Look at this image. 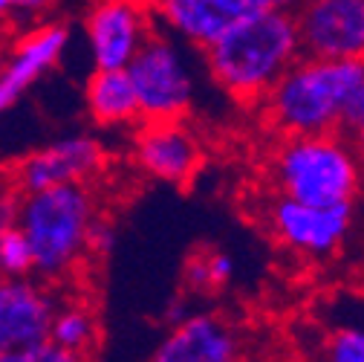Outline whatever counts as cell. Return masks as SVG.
I'll return each instance as SVG.
<instances>
[{"mask_svg":"<svg viewBox=\"0 0 364 362\" xmlns=\"http://www.w3.org/2000/svg\"><path fill=\"white\" fill-rule=\"evenodd\" d=\"M0 67H4V58H0Z\"/></svg>","mask_w":364,"mask_h":362,"instance_id":"cell-31","label":"cell"},{"mask_svg":"<svg viewBox=\"0 0 364 362\" xmlns=\"http://www.w3.org/2000/svg\"><path fill=\"white\" fill-rule=\"evenodd\" d=\"M142 4H145V6H156V4H159V0H142Z\"/></svg>","mask_w":364,"mask_h":362,"instance_id":"cell-30","label":"cell"},{"mask_svg":"<svg viewBox=\"0 0 364 362\" xmlns=\"http://www.w3.org/2000/svg\"><path fill=\"white\" fill-rule=\"evenodd\" d=\"M136 102H139L142 122L186 119L194 102V76L176 50V43L156 29L124 67Z\"/></svg>","mask_w":364,"mask_h":362,"instance_id":"cell-5","label":"cell"},{"mask_svg":"<svg viewBox=\"0 0 364 362\" xmlns=\"http://www.w3.org/2000/svg\"><path fill=\"white\" fill-rule=\"evenodd\" d=\"M364 125V76H361V81L353 87V93L347 96V102H344V110H341V133H350L353 130H358Z\"/></svg>","mask_w":364,"mask_h":362,"instance_id":"cell-19","label":"cell"},{"mask_svg":"<svg viewBox=\"0 0 364 362\" xmlns=\"http://www.w3.org/2000/svg\"><path fill=\"white\" fill-rule=\"evenodd\" d=\"M96 70H124L154 32L151 6L142 0H96L84 18Z\"/></svg>","mask_w":364,"mask_h":362,"instance_id":"cell-9","label":"cell"},{"mask_svg":"<svg viewBox=\"0 0 364 362\" xmlns=\"http://www.w3.org/2000/svg\"><path fill=\"white\" fill-rule=\"evenodd\" d=\"M205 269H208V284L211 290L225 287L235 276V258L225 252H205Z\"/></svg>","mask_w":364,"mask_h":362,"instance_id":"cell-20","label":"cell"},{"mask_svg":"<svg viewBox=\"0 0 364 362\" xmlns=\"http://www.w3.org/2000/svg\"><path fill=\"white\" fill-rule=\"evenodd\" d=\"M237 331L214 313H188L171 325L151 362H240Z\"/></svg>","mask_w":364,"mask_h":362,"instance_id":"cell-11","label":"cell"},{"mask_svg":"<svg viewBox=\"0 0 364 362\" xmlns=\"http://www.w3.org/2000/svg\"><path fill=\"white\" fill-rule=\"evenodd\" d=\"M208 76L240 105L260 99L298 58L301 43L295 15L289 9H269L225 29L203 50Z\"/></svg>","mask_w":364,"mask_h":362,"instance_id":"cell-1","label":"cell"},{"mask_svg":"<svg viewBox=\"0 0 364 362\" xmlns=\"http://www.w3.org/2000/svg\"><path fill=\"white\" fill-rule=\"evenodd\" d=\"M96 217V195L87 183L21 195L18 229L32 249V273L41 276V281L67 279L87 255V238Z\"/></svg>","mask_w":364,"mask_h":362,"instance_id":"cell-3","label":"cell"},{"mask_svg":"<svg viewBox=\"0 0 364 362\" xmlns=\"http://www.w3.org/2000/svg\"><path fill=\"white\" fill-rule=\"evenodd\" d=\"M292 15L301 56L364 61V0H301Z\"/></svg>","mask_w":364,"mask_h":362,"instance_id":"cell-6","label":"cell"},{"mask_svg":"<svg viewBox=\"0 0 364 362\" xmlns=\"http://www.w3.org/2000/svg\"><path fill=\"white\" fill-rule=\"evenodd\" d=\"M102 165L105 148L99 145V140L87 137V133H75V137L58 140L23 157L15 168V189L21 195H29L64 183H87L90 177L102 171Z\"/></svg>","mask_w":364,"mask_h":362,"instance_id":"cell-10","label":"cell"},{"mask_svg":"<svg viewBox=\"0 0 364 362\" xmlns=\"http://www.w3.org/2000/svg\"><path fill=\"white\" fill-rule=\"evenodd\" d=\"M53 6H55V0H15L12 12H21L23 18H41V15H47Z\"/></svg>","mask_w":364,"mask_h":362,"instance_id":"cell-25","label":"cell"},{"mask_svg":"<svg viewBox=\"0 0 364 362\" xmlns=\"http://www.w3.org/2000/svg\"><path fill=\"white\" fill-rule=\"evenodd\" d=\"M266 217H269L272 235L284 247L309 258H327L350 235L353 203L306 206L292 197L275 195V200H269L266 206Z\"/></svg>","mask_w":364,"mask_h":362,"instance_id":"cell-7","label":"cell"},{"mask_svg":"<svg viewBox=\"0 0 364 362\" xmlns=\"http://www.w3.org/2000/svg\"><path fill=\"white\" fill-rule=\"evenodd\" d=\"M364 76V61L301 56L260 99L263 119L281 137H318L341 128V110Z\"/></svg>","mask_w":364,"mask_h":362,"instance_id":"cell-2","label":"cell"},{"mask_svg":"<svg viewBox=\"0 0 364 362\" xmlns=\"http://www.w3.org/2000/svg\"><path fill=\"white\" fill-rule=\"evenodd\" d=\"M50 342L58 348H67L73 353L87 356L99 342V319L84 301H67L58 304L50 322Z\"/></svg>","mask_w":364,"mask_h":362,"instance_id":"cell-16","label":"cell"},{"mask_svg":"<svg viewBox=\"0 0 364 362\" xmlns=\"http://www.w3.org/2000/svg\"><path fill=\"white\" fill-rule=\"evenodd\" d=\"M350 143H353V148L358 151V157L364 160V125H361L358 130H353V133H350Z\"/></svg>","mask_w":364,"mask_h":362,"instance_id":"cell-27","label":"cell"},{"mask_svg":"<svg viewBox=\"0 0 364 362\" xmlns=\"http://www.w3.org/2000/svg\"><path fill=\"white\" fill-rule=\"evenodd\" d=\"M186 284H188L194 293L211 290V284H208V269H205V255H191V258L186 261Z\"/></svg>","mask_w":364,"mask_h":362,"instance_id":"cell-24","label":"cell"},{"mask_svg":"<svg viewBox=\"0 0 364 362\" xmlns=\"http://www.w3.org/2000/svg\"><path fill=\"white\" fill-rule=\"evenodd\" d=\"M70 43V29L61 24H43L18 41L12 56L0 67V113L9 110L26 90L50 73Z\"/></svg>","mask_w":364,"mask_h":362,"instance_id":"cell-14","label":"cell"},{"mask_svg":"<svg viewBox=\"0 0 364 362\" xmlns=\"http://www.w3.org/2000/svg\"><path fill=\"white\" fill-rule=\"evenodd\" d=\"M321 362H364V328H338L321 351Z\"/></svg>","mask_w":364,"mask_h":362,"instance_id":"cell-18","label":"cell"},{"mask_svg":"<svg viewBox=\"0 0 364 362\" xmlns=\"http://www.w3.org/2000/svg\"><path fill=\"white\" fill-rule=\"evenodd\" d=\"M298 4H301V0H275V9H289L292 12Z\"/></svg>","mask_w":364,"mask_h":362,"instance_id":"cell-29","label":"cell"},{"mask_svg":"<svg viewBox=\"0 0 364 362\" xmlns=\"http://www.w3.org/2000/svg\"><path fill=\"white\" fill-rule=\"evenodd\" d=\"M116 244V232L113 226H107L102 217H96L93 229H90V238H87V252H96V255H107Z\"/></svg>","mask_w":364,"mask_h":362,"instance_id":"cell-23","label":"cell"},{"mask_svg":"<svg viewBox=\"0 0 364 362\" xmlns=\"http://www.w3.org/2000/svg\"><path fill=\"white\" fill-rule=\"evenodd\" d=\"M18 212H21V192L15 186H0V232L18 226Z\"/></svg>","mask_w":364,"mask_h":362,"instance_id":"cell-22","label":"cell"},{"mask_svg":"<svg viewBox=\"0 0 364 362\" xmlns=\"http://www.w3.org/2000/svg\"><path fill=\"white\" fill-rule=\"evenodd\" d=\"M156 9L176 35L205 50L229 26L275 9V0H159Z\"/></svg>","mask_w":364,"mask_h":362,"instance_id":"cell-13","label":"cell"},{"mask_svg":"<svg viewBox=\"0 0 364 362\" xmlns=\"http://www.w3.org/2000/svg\"><path fill=\"white\" fill-rule=\"evenodd\" d=\"M0 279H4V276H0Z\"/></svg>","mask_w":364,"mask_h":362,"instance_id":"cell-32","label":"cell"},{"mask_svg":"<svg viewBox=\"0 0 364 362\" xmlns=\"http://www.w3.org/2000/svg\"><path fill=\"white\" fill-rule=\"evenodd\" d=\"M29 356H32V362H87V356L73 353V351H67V348H58V345L50 342V339L32 345V348H29Z\"/></svg>","mask_w":364,"mask_h":362,"instance_id":"cell-21","label":"cell"},{"mask_svg":"<svg viewBox=\"0 0 364 362\" xmlns=\"http://www.w3.org/2000/svg\"><path fill=\"white\" fill-rule=\"evenodd\" d=\"M0 276L4 279H26L32 276V249L26 235L12 226L0 232Z\"/></svg>","mask_w":364,"mask_h":362,"instance_id":"cell-17","label":"cell"},{"mask_svg":"<svg viewBox=\"0 0 364 362\" xmlns=\"http://www.w3.org/2000/svg\"><path fill=\"white\" fill-rule=\"evenodd\" d=\"M58 301L32 279H0V348H32L50 336Z\"/></svg>","mask_w":364,"mask_h":362,"instance_id":"cell-12","label":"cell"},{"mask_svg":"<svg viewBox=\"0 0 364 362\" xmlns=\"http://www.w3.org/2000/svg\"><path fill=\"white\" fill-rule=\"evenodd\" d=\"M203 143L186 119L139 122L133 137V162L159 183L188 186L203 168Z\"/></svg>","mask_w":364,"mask_h":362,"instance_id":"cell-8","label":"cell"},{"mask_svg":"<svg viewBox=\"0 0 364 362\" xmlns=\"http://www.w3.org/2000/svg\"><path fill=\"white\" fill-rule=\"evenodd\" d=\"M12 9H15V0H0V21L12 15Z\"/></svg>","mask_w":364,"mask_h":362,"instance_id":"cell-28","label":"cell"},{"mask_svg":"<svg viewBox=\"0 0 364 362\" xmlns=\"http://www.w3.org/2000/svg\"><path fill=\"white\" fill-rule=\"evenodd\" d=\"M0 362H32L29 348H0Z\"/></svg>","mask_w":364,"mask_h":362,"instance_id":"cell-26","label":"cell"},{"mask_svg":"<svg viewBox=\"0 0 364 362\" xmlns=\"http://www.w3.org/2000/svg\"><path fill=\"white\" fill-rule=\"evenodd\" d=\"M364 160L341 130L318 137H284L269 157L278 195L306 206L353 203L361 189Z\"/></svg>","mask_w":364,"mask_h":362,"instance_id":"cell-4","label":"cell"},{"mask_svg":"<svg viewBox=\"0 0 364 362\" xmlns=\"http://www.w3.org/2000/svg\"><path fill=\"white\" fill-rule=\"evenodd\" d=\"M84 102L99 128H130L142 122L139 102L124 70H96L87 78Z\"/></svg>","mask_w":364,"mask_h":362,"instance_id":"cell-15","label":"cell"}]
</instances>
